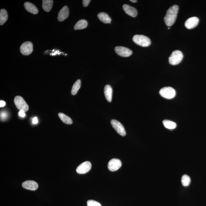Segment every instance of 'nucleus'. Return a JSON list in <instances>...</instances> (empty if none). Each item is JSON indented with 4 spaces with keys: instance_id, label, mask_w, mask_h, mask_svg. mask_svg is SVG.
I'll list each match as a JSON object with an SVG mask.
<instances>
[{
    "instance_id": "f257e3e1",
    "label": "nucleus",
    "mask_w": 206,
    "mask_h": 206,
    "mask_svg": "<svg viewBox=\"0 0 206 206\" xmlns=\"http://www.w3.org/2000/svg\"><path fill=\"white\" fill-rule=\"evenodd\" d=\"M178 10V6L175 5L170 7L167 10L164 18L165 23L167 26L169 27L172 26L175 23L176 20Z\"/></svg>"
},
{
    "instance_id": "f03ea898",
    "label": "nucleus",
    "mask_w": 206,
    "mask_h": 206,
    "mask_svg": "<svg viewBox=\"0 0 206 206\" xmlns=\"http://www.w3.org/2000/svg\"><path fill=\"white\" fill-rule=\"evenodd\" d=\"M133 39L135 43L140 46L148 47L151 44V41L149 38L142 35H135Z\"/></svg>"
},
{
    "instance_id": "7ed1b4c3",
    "label": "nucleus",
    "mask_w": 206,
    "mask_h": 206,
    "mask_svg": "<svg viewBox=\"0 0 206 206\" xmlns=\"http://www.w3.org/2000/svg\"><path fill=\"white\" fill-rule=\"evenodd\" d=\"M183 58V53L176 50L173 52L169 58V63L172 65H176L181 62Z\"/></svg>"
},
{
    "instance_id": "20e7f679",
    "label": "nucleus",
    "mask_w": 206,
    "mask_h": 206,
    "mask_svg": "<svg viewBox=\"0 0 206 206\" xmlns=\"http://www.w3.org/2000/svg\"><path fill=\"white\" fill-rule=\"evenodd\" d=\"M14 103L16 107L18 109L20 110V111L23 110L25 112L28 111V105L22 97L17 96L15 97Z\"/></svg>"
},
{
    "instance_id": "39448f33",
    "label": "nucleus",
    "mask_w": 206,
    "mask_h": 206,
    "mask_svg": "<svg viewBox=\"0 0 206 206\" xmlns=\"http://www.w3.org/2000/svg\"><path fill=\"white\" fill-rule=\"evenodd\" d=\"M159 92L162 97L167 99H172L176 95L175 90L170 87H163L160 89Z\"/></svg>"
},
{
    "instance_id": "423d86ee",
    "label": "nucleus",
    "mask_w": 206,
    "mask_h": 206,
    "mask_svg": "<svg viewBox=\"0 0 206 206\" xmlns=\"http://www.w3.org/2000/svg\"><path fill=\"white\" fill-rule=\"evenodd\" d=\"M112 126L117 132L118 134L122 136H125L126 135L125 128L121 123L115 119H112L111 121Z\"/></svg>"
},
{
    "instance_id": "0eeeda50",
    "label": "nucleus",
    "mask_w": 206,
    "mask_h": 206,
    "mask_svg": "<svg viewBox=\"0 0 206 206\" xmlns=\"http://www.w3.org/2000/svg\"><path fill=\"white\" fill-rule=\"evenodd\" d=\"M21 53L23 55H28L31 54L33 51V45L31 42L27 41L24 42L21 45L20 48Z\"/></svg>"
},
{
    "instance_id": "6e6552de",
    "label": "nucleus",
    "mask_w": 206,
    "mask_h": 206,
    "mask_svg": "<svg viewBox=\"0 0 206 206\" xmlns=\"http://www.w3.org/2000/svg\"><path fill=\"white\" fill-rule=\"evenodd\" d=\"M115 51L118 55L122 57H128L133 54L129 48L122 46H117L115 48Z\"/></svg>"
},
{
    "instance_id": "1a4fd4ad",
    "label": "nucleus",
    "mask_w": 206,
    "mask_h": 206,
    "mask_svg": "<svg viewBox=\"0 0 206 206\" xmlns=\"http://www.w3.org/2000/svg\"><path fill=\"white\" fill-rule=\"evenodd\" d=\"M91 169V164L89 161H86L81 163L77 167L76 172L80 174H84L87 173Z\"/></svg>"
},
{
    "instance_id": "9d476101",
    "label": "nucleus",
    "mask_w": 206,
    "mask_h": 206,
    "mask_svg": "<svg viewBox=\"0 0 206 206\" xmlns=\"http://www.w3.org/2000/svg\"><path fill=\"white\" fill-rule=\"evenodd\" d=\"M122 165V162L117 158H113L110 160L108 163V167L109 170L115 172L118 170Z\"/></svg>"
},
{
    "instance_id": "9b49d317",
    "label": "nucleus",
    "mask_w": 206,
    "mask_h": 206,
    "mask_svg": "<svg viewBox=\"0 0 206 206\" xmlns=\"http://www.w3.org/2000/svg\"><path fill=\"white\" fill-rule=\"evenodd\" d=\"M198 22L199 19L198 18L194 16L188 19L185 23V26L188 29H192L195 28L198 25Z\"/></svg>"
},
{
    "instance_id": "f8f14e48",
    "label": "nucleus",
    "mask_w": 206,
    "mask_h": 206,
    "mask_svg": "<svg viewBox=\"0 0 206 206\" xmlns=\"http://www.w3.org/2000/svg\"><path fill=\"white\" fill-rule=\"evenodd\" d=\"M22 186L24 188L31 190H37L38 187V184L37 183L30 180L24 182L22 183Z\"/></svg>"
},
{
    "instance_id": "ddd939ff",
    "label": "nucleus",
    "mask_w": 206,
    "mask_h": 206,
    "mask_svg": "<svg viewBox=\"0 0 206 206\" xmlns=\"http://www.w3.org/2000/svg\"><path fill=\"white\" fill-rule=\"evenodd\" d=\"M69 15V10L66 6H65L59 12L58 20L59 22H63L67 19Z\"/></svg>"
},
{
    "instance_id": "4468645a",
    "label": "nucleus",
    "mask_w": 206,
    "mask_h": 206,
    "mask_svg": "<svg viewBox=\"0 0 206 206\" xmlns=\"http://www.w3.org/2000/svg\"><path fill=\"white\" fill-rule=\"evenodd\" d=\"M123 9L126 14L132 17H135L137 16V10L134 7L127 4H124L123 5Z\"/></svg>"
},
{
    "instance_id": "2eb2a0df",
    "label": "nucleus",
    "mask_w": 206,
    "mask_h": 206,
    "mask_svg": "<svg viewBox=\"0 0 206 206\" xmlns=\"http://www.w3.org/2000/svg\"><path fill=\"white\" fill-rule=\"evenodd\" d=\"M104 94L108 102H111L112 99V88L110 85H106L104 89Z\"/></svg>"
},
{
    "instance_id": "dca6fc26",
    "label": "nucleus",
    "mask_w": 206,
    "mask_h": 206,
    "mask_svg": "<svg viewBox=\"0 0 206 206\" xmlns=\"http://www.w3.org/2000/svg\"><path fill=\"white\" fill-rule=\"evenodd\" d=\"M24 7L26 10L33 14H36L38 13V10L34 4L30 2H26L24 4Z\"/></svg>"
},
{
    "instance_id": "f3484780",
    "label": "nucleus",
    "mask_w": 206,
    "mask_h": 206,
    "mask_svg": "<svg viewBox=\"0 0 206 206\" xmlns=\"http://www.w3.org/2000/svg\"><path fill=\"white\" fill-rule=\"evenodd\" d=\"M53 1L52 0H43L42 1V7L45 12H49L52 9Z\"/></svg>"
},
{
    "instance_id": "a211bd4d",
    "label": "nucleus",
    "mask_w": 206,
    "mask_h": 206,
    "mask_svg": "<svg viewBox=\"0 0 206 206\" xmlns=\"http://www.w3.org/2000/svg\"><path fill=\"white\" fill-rule=\"evenodd\" d=\"M98 17L100 20L105 23H110L111 19L106 13L101 12L98 13Z\"/></svg>"
},
{
    "instance_id": "6ab92c4d",
    "label": "nucleus",
    "mask_w": 206,
    "mask_h": 206,
    "mask_svg": "<svg viewBox=\"0 0 206 206\" xmlns=\"http://www.w3.org/2000/svg\"><path fill=\"white\" fill-rule=\"evenodd\" d=\"M8 13L6 10L4 9L1 10L0 11V25H3L8 19Z\"/></svg>"
},
{
    "instance_id": "aec40b11",
    "label": "nucleus",
    "mask_w": 206,
    "mask_h": 206,
    "mask_svg": "<svg viewBox=\"0 0 206 206\" xmlns=\"http://www.w3.org/2000/svg\"><path fill=\"white\" fill-rule=\"evenodd\" d=\"M87 22L84 20H81L77 22L74 27L75 30H82L86 28L87 26Z\"/></svg>"
},
{
    "instance_id": "412c9836",
    "label": "nucleus",
    "mask_w": 206,
    "mask_h": 206,
    "mask_svg": "<svg viewBox=\"0 0 206 206\" xmlns=\"http://www.w3.org/2000/svg\"><path fill=\"white\" fill-rule=\"evenodd\" d=\"M58 115L60 119L64 123L67 125H71L73 123L72 119L69 116L62 113H59Z\"/></svg>"
},
{
    "instance_id": "4be33fe9",
    "label": "nucleus",
    "mask_w": 206,
    "mask_h": 206,
    "mask_svg": "<svg viewBox=\"0 0 206 206\" xmlns=\"http://www.w3.org/2000/svg\"><path fill=\"white\" fill-rule=\"evenodd\" d=\"M163 124L166 128L169 130H173L176 128L177 125L175 123L169 120H165L163 121Z\"/></svg>"
},
{
    "instance_id": "5701e85b",
    "label": "nucleus",
    "mask_w": 206,
    "mask_h": 206,
    "mask_svg": "<svg viewBox=\"0 0 206 206\" xmlns=\"http://www.w3.org/2000/svg\"><path fill=\"white\" fill-rule=\"evenodd\" d=\"M81 86V81L80 80H78L74 83L73 86L72 91L71 93L73 95L76 94L79 90Z\"/></svg>"
},
{
    "instance_id": "b1692460",
    "label": "nucleus",
    "mask_w": 206,
    "mask_h": 206,
    "mask_svg": "<svg viewBox=\"0 0 206 206\" xmlns=\"http://www.w3.org/2000/svg\"><path fill=\"white\" fill-rule=\"evenodd\" d=\"M190 178L189 176L184 175L182 177L181 183L183 186H188L190 184Z\"/></svg>"
},
{
    "instance_id": "393cba45",
    "label": "nucleus",
    "mask_w": 206,
    "mask_h": 206,
    "mask_svg": "<svg viewBox=\"0 0 206 206\" xmlns=\"http://www.w3.org/2000/svg\"><path fill=\"white\" fill-rule=\"evenodd\" d=\"M87 206H101V204L98 201L93 200H89L87 201Z\"/></svg>"
},
{
    "instance_id": "a878e982",
    "label": "nucleus",
    "mask_w": 206,
    "mask_h": 206,
    "mask_svg": "<svg viewBox=\"0 0 206 206\" xmlns=\"http://www.w3.org/2000/svg\"><path fill=\"white\" fill-rule=\"evenodd\" d=\"M7 114L6 112H1V120H5V119H7Z\"/></svg>"
},
{
    "instance_id": "bb28decb",
    "label": "nucleus",
    "mask_w": 206,
    "mask_h": 206,
    "mask_svg": "<svg viewBox=\"0 0 206 206\" xmlns=\"http://www.w3.org/2000/svg\"><path fill=\"white\" fill-rule=\"evenodd\" d=\"M91 2L90 0H83V6L84 7H87L89 5Z\"/></svg>"
},
{
    "instance_id": "cd10ccee",
    "label": "nucleus",
    "mask_w": 206,
    "mask_h": 206,
    "mask_svg": "<svg viewBox=\"0 0 206 206\" xmlns=\"http://www.w3.org/2000/svg\"><path fill=\"white\" fill-rule=\"evenodd\" d=\"M19 115L21 117H24L25 116V112L23 110H20L19 112Z\"/></svg>"
},
{
    "instance_id": "c85d7f7f",
    "label": "nucleus",
    "mask_w": 206,
    "mask_h": 206,
    "mask_svg": "<svg viewBox=\"0 0 206 206\" xmlns=\"http://www.w3.org/2000/svg\"><path fill=\"white\" fill-rule=\"evenodd\" d=\"M5 101H0V107H2L5 106Z\"/></svg>"
},
{
    "instance_id": "c756f323",
    "label": "nucleus",
    "mask_w": 206,
    "mask_h": 206,
    "mask_svg": "<svg viewBox=\"0 0 206 206\" xmlns=\"http://www.w3.org/2000/svg\"><path fill=\"white\" fill-rule=\"evenodd\" d=\"M33 123L34 124H36L38 123V120L37 117L33 118Z\"/></svg>"
},
{
    "instance_id": "7c9ffc66",
    "label": "nucleus",
    "mask_w": 206,
    "mask_h": 206,
    "mask_svg": "<svg viewBox=\"0 0 206 206\" xmlns=\"http://www.w3.org/2000/svg\"><path fill=\"white\" fill-rule=\"evenodd\" d=\"M59 52V51H56L55 52V53H53V54H51V55H56V54H58V52Z\"/></svg>"
},
{
    "instance_id": "2f4dec72",
    "label": "nucleus",
    "mask_w": 206,
    "mask_h": 206,
    "mask_svg": "<svg viewBox=\"0 0 206 206\" xmlns=\"http://www.w3.org/2000/svg\"><path fill=\"white\" fill-rule=\"evenodd\" d=\"M130 1L133 3H135L137 2V1H136V0H131V1Z\"/></svg>"
},
{
    "instance_id": "473e14b6",
    "label": "nucleus",
    "mask_w": 206,
    "mask_h": 206,
    "mask_svg": "<svg viewBox=\"0 0 206 206\" xmlns=\"http://www.w3.org/2000/svg\"><path fill=\"white\" fill-rule=\"evenodd\" d=\"M168 29H170V28H169H169H168Z\"/></svg>"
}]
</instances>
